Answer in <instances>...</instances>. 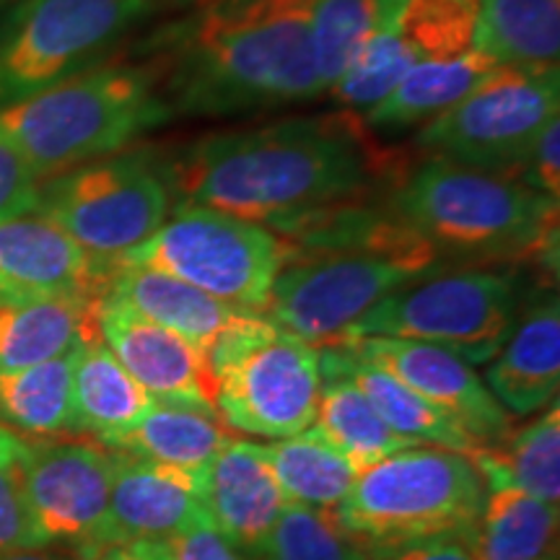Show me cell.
Listing matches in <instances>:
<instances>
[{"label": "cell", "instance_id": "40", "mask_svg": "<svg viewBox=\"0 0 560 560\" xmlns=\"http://www.w3.org/2000/svg\"><path fill=\"white\" fill-rule=\"evenodd\" d=\"M94 560H172L166 542H130L102 550Z\"/></svg>", "mask_w": 560, "mask_h": 560}, {"label": "cell", "instance_id": "11", "mask_svg": "<svg viewBox=\"0 0 560 560\" xmlns=\"http://www.w3.org/2000/svg\"><path fill=\"white\" fill-rule=\"evenodd\" d=\"M149 13L151 0H21L0 24V109L91 70Z\"/></svg>", "mask_w": 560, "mask_h": 560}, {"label": "cell", "instance_id": "10", "mask_svg": "<svg viewBox=\"0 0 560 560\" xmlns=\"http://www.w3.org/2000/svg\"><path fill=\"white\" fill-rule=\"evenodd\" d=\"M172 190L149 153H112L39 185L34 213L52 221L91 255L115 260L166 221Z\"/></svg>", "mask_w": 560, "mask_h": 560}, {"label": "cell", "instance_id": "5", "mask_svg": "<svg viewBox=\"0 0 560 560\" xmlns=\"http://www.w3.org/2000/svg\"><path fill=\"white\" fill-rule=\"evenodd\" d=\"M151 68L104 66L0 109V140L39 182L112 156L172 117Z\"/></svg>", "mask_w": 560, "mask_h": 560}, {"label": "cell", "instance_id": "13", "mask_svg": "<svg viewBox=\"0 0 560 560\" xmlns=\"http://www.w3.org/2000/svg\"><path fill=\"white\" fill-rule=\"evenodd\" d=\"M16 467L45 548L62 545L89 560L109 548L115 450L100 441H24Z\"/></svg>", "mask_w": 560, "mask_h": 560}, {"label": "cell", "instance_id": "18", "mask_svg": "<svg viewBox=\"0 0 560 560\" xmlns=\"http://www.w3.org/2000/svg\"><path fill=\"white\" fill-rule=\"evenodd\" d=\"M206 516L200 472L117 452L109 495V548L130 542H170Z\"/></svg>", "mask_w": 560, "mask_h": 560}, {"label": "cell", "instance_id": "42", "mask_svg": "<svg viewBox=\"0 0 560 560\" xmlns=\"http://www.w3.org/2000/svg\"><path fill=\"white\" fill-rule=\"evenodd\" d=\"M21 446H24V441H21L13 431L5 429V425H0V465H11V462H16L21 454Z\"/></svg>", "mask_w": 560, "mask_h": 560}, {"label": "cell", "instance_id": "9", "mask_svg": "<svg viewBox=\"0 0 560 560\" xmlns=\"http://www.w3.org/2000/svg\"><path fill=\"white\" fill-rule=\"evenodd\" d=\"M516 319L520 285L514 276L499 270H436L371 306L338 342L416 340L480 366L495 359Z\"/></svg>", "mask_w": 560, "mask_h": 560}, {"label": "cell", "instance_id": "27", "mask_svg": "<svg viewBox=\"0 0 560 560\" xmlns=\"http://www.w3.org/2000/svg\"><path fill=\"white\" fill-rule=\"evenodd\" d=\"M262 452L285 503L293 506L332 511L359 478V470L314 425L262 444Z\"/></svg>", "mask_w": 560, "mask_h": 560}, {"label": "cell", "instance_id": "39", "mask_svg": "<svg viewBox=\"0 0 560 560\" xmlns=\"http://www.w3.org/2000/svg\"><path fill=\"white\" fill-rule=\"evenodd\" d=\"M382 560H475L472 529L405 545L400 550L387 552Z\"/></svg>", "mask_w": 560, "mask_h": 560}, {"label": "cell", "instance_id": "17", "mask_svg": "<svg viewBox=\"0 0 560 560\" xmlns=\"http://www.w3.org/2000/svg\"><path fill=\"white\" fill-rule=\"evenodd\" d=\"M202 511L244 556L260 560L289 506L272 478L262 444L231 439L200 472Z\"/></svg>", "mask_w": 560, "mask_h": 560}, {"label": "cell", "instance_id": "19", "mask_svg": "<svg viewBox=\"0 0 560 560\" xmlns=\"http://www.w3.org/2000/svg\"><path fill=\"white\" fill-rule=\"evenodd\" d=\"M486 387L509 416H535L558 400L560 306L556 293L520 314L509 340L488 363Z\"/></svg>", "mask_w": 560, "mask_h": 560}, {"label": "cell", "instance_id": "23", "mask_svg": "<svg viewBox=\"0 0 560 560\" xmlns=\"http://www.w3.org/2000/svg\"><path fill=\"white\" fill-rule=\"evenodd\" d=\"M486 501L472 529L475 560H542L558 548V503L540 501L495 472H480Z\"/></svg>", "mask_w": 560, "mask_h": 560}, {"label": "cell", "instance_id": "12", "mask_svg": "<svg viewBox=\"0 0 560 560\" xmlns=\"http://www.w3.org/2000/svg\"><path fill=\"white\" fill-rule=\"evenodd\" d=\"M558 109V68L495 66L465 100L431 117L416 143L436 159L503 177Z\"/></svg>", "mask_w": 560, "mask_h": 560}, {"label": "cell", "instance_id": "14", "mask_svg": "<svg viewBox=\"0 0 560 560\" xmlns=\"http://www.w3.org/2000/svg\"><path fill=\"white\" fill-rule=\"evenodd\" d=\"M332 346L374 363L418 392L423 400L459 423L480 446H499L511 436V416L490 395L482 376L450 350L400 338H359Z\"/></svg>", "mask_w": 560, "mask_h": 560}, {"label": "cell", "instance_id": "34", "mask_svg": "<svg viewBox=\"0 0 560 560\" xmlns=\"http://www.w3.org/2000/svg\"><path fill=\"white\" fill-rule=\"evenodd\" d=\"M260 560H371L353 537L346 535L330 511L304 506L283 509Z\"/></svg>", "mask_w": 560, "mask_h": 560}, {"label": "cell", "instance_id": "35", "mask_svg": "<svg viewBox=\"0 0 560 560\" xmlns=\"http://www.w3.org/2000/svg\"><path fill=\"white\" fill-rule=\"evenodd\" d=\"M42 548L45 542L34 527L30 509H26L16 462L0 465V558Z\"/></svg>", "mask_w": 560, "mask_h": 560}, {"label": "cell", "instance_id": "25", "mask_svg": "<svg viewBox=\"0 0 560 560\" xmlns=\"http://www.w3.org/2000/svg\"><path fill=\"white\" fill-rule=\"evenodd\" d=\"M151 402L100 335L83 342L73 369V433L104 444L128 431Z\"/></svg>", "mask_w": 560, "mask_h": 560}, {"label": "cell", "instance_id": "29", "mask_svg": "<svg viewBox=\"0 0 560 560\" xmlns=\"http://www.w3.org/2000/svg\"><path fill=\"white\" fill-rule=\"evenodd\" d=\"M495 66L499 62L475 47L452 60L420 62L397 83L387 100L366 112V122L374 128H408L412 122L436 117L465 100Z\"/></svg>", "mask_w": 560, "mask_h": 560}, {"label": "cell", "instance_id": "4", "mask_svg": "<svg viewBox=\"0 0 560 560\" xmlns=\"http://www.w3.org/2000/svg\"><path fill=\"white\" fill-rule=\"evenodd\" d=\"M389 208L439 257L520 262L556 252L558 200L446 159L433 156L410 172Z\"/></svg>", "mask_w": 560, "mask_h": 560}, {"label": "cell", "instance_id": "30", "mask_svg": "<svg viewBox=\"0 0 560 560\" xmlns=\"http://www.w3.org/2000/svg\"><path fill=\"white\" fill-rule=\"evenodd\" d=\"M75 355L79 348L0 376V425L37 439L73 433Z\"/></svg>", "mask_w": 560, "mask_h": 560}, {"label": "cell", "instance_id": "3", "mask_svg": "<svg viewBox=\"0 0 560 560\" xmlns=\"http://www.w3.org/2000/svg\"><path fill=\"white\" fill-rule=\"evenodd\" d=\"M312 0H244L195 13L159 34L172 115H236L322 94Z\"/></svg>", "mask_w": 560, "mask_h": 560}, {"label": "cell", "instance_id": "22", "mask_svg": "<svg viewBox=\"0 0 560 560\" xmlns=\"http://www.w3.org/2000/svg\"><path fill=\"white\" fill-rule=\"evenodd\" d=\"M319 359L327 366L340 371L342 376H348L366 395V400L374 405L384 423L410 444L439 446V450L462 452L467 457L480 450L478 441L459 423H454L450 416L433 408L429 400H423L418 392L405 387L400 380H395L384 369L355 359L348 348L322 346Z\"/></svg>", "mask_w": 560, "mask_h": 560}, {"label": "cell", "instance_id": "44", "mask_svg": "<svg viewBox=\"0 0 560 560\" xmlns=\"http://www.w3.org/2000/svg\"><path fill=\"white\" fill-rule=\"evenodd\" d=\"M542 560H558V552H552V556H548V558H542Z\"/></svg>", "mask_w": 560, "mask_h": 560}, {"label": "cell", "instance_id": "21", "mask_svg": "<svg viewBox=\"0 0 560 560\" xmlns=\"http://www.w3.org/2000/svg\"><path fill=\"white\" fill-rule=\"evenodd\" d=\"M100 299L0 301V376L60 359L96 338Z\"/></svg>", "mask_w": 560, "mask_h": 560}, {"label": "cell", "instance_id": "36", "mask_svg": "<svg viewBox=\"0 0 560 560\" xmlns=\"http://www.w3.org/2000/svg\"><path fill=\"white\" fill-rule=\"evenodd\" d=\"M506 179L520 182L529 190L558 200L560 195V122L558 117L540 130L520 159L503 174Z\"/></svg>", "mask_w": 560, "mask_h": 560}, {"label": "cell", "instance_id": "41", "mask_svg": "<svg viewBox=\"0 0 560 560\" xmlns=\"http://www.w3.org/2000/svg\"><path fill=\"white\" fill-rule=\"evenodd\" d=\"M153 11H170V13H187V16H195V13H206L223 9V5L244 3V0H151Z\"/></svg>", "mask_w": 560, "mask_h": 560}, {"label": "cell", "instance_id": "20", "mask_svg": "<svg viewBox=\"0 0 560 560\" xmlns=\"http://www.w3.org/2000/svg\"><path fill=\"white\" fill-rule=\"evenodd\" d=\"M102 296L120 301L140 317L177 332L202 355L242 314V310L208 296L206 291L195 289L185 280L151 268H132V265L112 262L109 283Z\"/></svg>", "mask_w": 560, "mask_h": 560}, {"label": "cell", "instance_id": "32", "mask_svg": "<svg viewBox=\"0 0 560 560\" xmlns=\"http://www.w3.org/2000/svg\"><path fill=\"white\" fill-rule=\"evenodd\" d=\"M400 5L402 0H312V47L322 91H330L353 68Z\"/></svg>", "mask_w": 560, "mask_h": 560}, {"label": "cell", "instance_id": "43", "mask_svg": "<svg viewBox=\"0 0 560 560\" xmlns=\"http://www.w3.org/2000/svg\"><path fill=\"white\" fill-rule=\"evenodd\" d=\"M0 560H66V558H55V556H45L39 550H24V552H13V556H3ZM73 560H89V558H73Z\"/></svg>", "mask_w": 560, "mask_h": 560}, {"label": "cell", "instance_id": "31", "mask_svg": "<svg viewBox=\"0 0 560 560\" xmlns=\"http://www.w3.org/2000/svg\"><path fill=\"white\" fill-rule=\"evenodd\" d=\"M480 472H495L540 501H560V408L552 400L532 423L499 446L470 454Z\"/></svg>", "mask_w": 560, "mask_h": 560}, {"label": "cell", "instance_id": "15", "mask_svg": "<svg viewBox=\"0 0 560 560\" xmlns=\"http://www.w3.org/2000/svg\"><path fill=\"white\" fill-rule=\"evenodd\" d=\"M96 332L153 402L215 412L206 355L177 332L109 296L96 306Z\"/></svg>", "mask_w": 560, "mask_h": 560}, {"label": "cell", "instance_id": "37", "mask_svg": "<svg viewBox=\"0 0 560 560\" xmlns=\"http://www.w3.org/2000/svg\"><path fill=\"white\" fill-rule=\"evenodd\" d=\"M39 185V177L21 159V153L0 140V221L34 213Z\"/></svg>", "mask_w": 560, "mask_h": 560}, {"label": "cell", "instance_id": "28", "mask_svg": "<svg viewBox=\"0 0 560 560\" xmlns=\"http://www.w3.org/2000/svg\"><path fill=\"white\" fill-rule=\"evenodd\" d=\"M322 389L314 429L346 457L355 470L363 472L371 465L382 462L389 454L408 450L410 441L397 436L366 400V395L355 387L348 376L322 363Z\"/></svg>", "mask_w": 560, "mask_h": 560}, {"label": "cell", "instance_id": "1", "mask_svg": "<svg viewBox=\"0 0 560 560\" xmlns=\"http://www.w3.org/2000/svg\"><path fill=\"white\" fill-rule=\"evenodd\" d=\"M382 170L361 125L338 115L213 132L177 153L164 174L182 202L283 234L319 210L359 200Z\"/></svg>", "mask_w": 560, "mask_h": 560}, {"label": "cell", "instance_id": "2", "mask_svg": "<svg viewBox=\"0 0 560 560\" xmlns=\"http://www.w3.org/2000/svg\"><path fill=\"white\" fill-rule=\"evenodd\" d=\"M265 317L310 346H332L371 306L439 270V252L395 210L340 202L293 223Z\"/></svg>", "mask_w": 560, "mask_h": 560}, {"label": "cell", "instance_id": "33", "mask_svg": "<svg viewBox=\"0 0 560 560\" xmlns=\"http://www.w3.org/2000/svg\"><path fill=\"white\" fill-rule=\"evenodd\" d=\"M475 24L478 0H402L392 21V34L412 66H420L470 52Z\"/></svg>", "mask_w": 560, "mask_h": 560}, {"label": "cell", "instance_id": "8", "mask_svg": "<svg viewBox=\"0 0 560 560\" xmlns=\"http://www.w3.org/2000/svg\"><path fill=\"white\" fill-rule=\"evenodd\" d=\"M285 260V242L255 221L182 202L115 265L151 268L185 280L234 310L265 314Z\"/></svg>", "mask_w": 560, "mask_h": 560}, {"label": "cell", "instance_id": "6", "mask_svg": "<svg viewBox=\"0 0 560 560\" xmlns=\"http://www.w3.org/2000/svg\"><path fill=\"white\" fill-rule=\"evenodd\" d=\"M482 501L486 480L467 454L408 446L359 472L330 516L374 560L405 545L475 529Z\"/></svg>", "mask_w": 560, "mask_h": 560}, {"label": "cell", "instance_id": "24", "mask_svg": "<svg viewBox=\"0 0 560 560\" xmlns=\"http://www.w3.org/2000/svg\"><path fill=\"white\" fill-rule=\"evenodd\" d=\"M234 439L215 412L187 408V405L151 402L120 436L104 441L109 450L130 457L202 472V467Z\"/></svg>", "mask_w": 560, "mask_h": 560}, {"label": "cell", "instance_id": "7", "mask_svg": "<svg viewBox=\"0 0 560 560\" xmlns=\"http://www.w3.org/2000/svg\"><path fill=\"white\" fill-rule=\"evenodd\" d=\"M221 423L244 436H296L314 423L322 389L319 348L242 312L206 350Z\"/></svg>", "mask_w": 560, "mask_h": 560}, {"label": "cell", "instance_id": "38", "mask_svg": "<svg viewBox=\"0 0 560 560\" xmlns=\"http://www.w3.org/2000/svg\"><path fill=\"white\" fill-rule=\"evenodd\" d=\"M166 548L172 552V560H252L240 548H234L208 516H200L190 527L174 535Z\"/></svg>", "mask_w": 560, "mask_h": 560}, {"label": "cell", "instance_id": "26", "mask_svg": "<svg viewBox=\"0 0 560 560\" xmlns=\"http://www.w3.org/2000/svg\"><path fill=\"white\" fill-rule=\"evenodd\" d=\"M472 47L499 66L558 68L560 0H478Z\"/></svg>", "mask_w": 560, "mask_h": 560}, {"label": "cell", "instance_id": "16", "mask_svg": "<svg viewBox=\"0 0 560 560\" xmlns=\"http://www.w3.org/2000/svg\"><path fill=\"white\" fill-rule=\"evenodd\" d=\"M112 262L37 213L0 221V301L102 299Z\"/></svg>", "mask_w": 560, "mask_h": 560}]
</instances>
